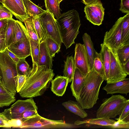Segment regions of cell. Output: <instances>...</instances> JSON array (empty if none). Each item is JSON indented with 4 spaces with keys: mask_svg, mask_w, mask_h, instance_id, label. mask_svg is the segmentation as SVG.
Listing matches in <instances>:
<instances>
[{
    "mask_svg": "<svg viewBox=\"0 0 129 129\" xmlns=\"http://www.w3.org/2000/svg\"><path fill=\"white\" fill-rule=\"evenodd\" d=\"M1 77L0 76V83H1Z\"/></svg>",
    "mask_w": 129,
    "mask_h": 129,
    "instance_id": "obj_55",
    "label": "cell"
},
{
    "mask_svg": "<svg viewBox=\"0 0 129 129\" xmlns=\"http://www.w3.org/2000/svg\"><path fill=\"white\" fill-rule=\"evenodd\" d=\"M14 1L22 10L24 12L27 13L24 5L23 0H14Z\"/></svg>",
    "mask_w": 129,
    "mask_h": 129,
    "instance_id": "obj_48",
    "label": "cell"
},
{
    "mask_svg": "<svg viewBox=\"0 0 129 129\" xmlns=\"http://www.w3.org/2000/svg\"><path fill=\"white\" fill-rule=\"evenodd\" d=\"M51 89L56 95L62 96L64 93L69 83L68 78L63 76L57 75L51 82Z\"/></svg>",
    "mask_w": 129,
    "mask_h": 129,
    "instance_id": "obj_15",
    "label": "cell"
},
{
    "mask_svg": "<svg viewBox=\"0 0 129 129\" xmlns=\"http://www.w3.org/2000/svg\"><path fill=\"white\" fill-rule=\"evenodd\" d=\"M7 8L2 4H0V13L6 9Z\"/></svg>",
    "mask_w": 129,
    "mask_h": 129,
    "instance_id": "obj_51",
    "label": "cell"
},
{
    "mask_svg": "<svg viewBox=\"0 0 129 129\" xmlns=\"http://www.w3.org/2000/svg\"><path fill=\"white\" fill-rule=\"evenodd\" d=\"M13 14L7 9L2 11L0 13V19H10L12 18Z\"/></svg>",
    "mask_w": 129,
    "mask_h": 129,
    "instance_id": "obj_44",
    "label": "cell"
},
{
    "mask_svg": "<svg viewBox=\"0 0 129 129\" xmlns=\"http://www.w3.org/2000/svg\"><path fill=\"white\" fill-rule=\"evenodd\" d=\"M127 44H129V14L124 16L121 31V46Z\"/></svg>",
    "mask_w": 129,
    "mask_h": 129,
    "instance_id": "obj_29",
    "label": "cell"
},
{
    "mask_svg": "<svg viewBox=\"0 0 129 129\" xmlns=\"http://www.w3.org/2000/svg\"><path fill=\"white\" fill-rule=\"evenodd\" d=\"M6 29V27L0 30V52L4 51L6 48L5 38Z\"/></svg>",
    "mask_w": 129,
    "mask_h": 129,
    "instance_id": "obj_42",
    "label": "cell"
},
{
    "mask_svg": "<svg viewBox=\"0 0 129 129\" xmlns=\"http://www.w3.org/2000/svg\"><path fill=\"white\" fill-rule=\"evenodd\" d=\"M93 68L87 74L77 101L84 109L92 108L99 99L100 88L104 81Z\"/></svg>",
    "mask_w": 129,
    "mask_h": 129,
    "instance_id": "obj_2",
    "label": "cell"
},
{
    "mask_svg": "<svg viewBox=\"0 0 129 129\" xmlns=\"http://www.w3.org/2000/svg\"><path fill=\"white\" fill-rule=\"evenodd\" d=\"M0 118L4 119L6 120H8L5 117L0 113Z\"/></svg>",
    "mask_w": 129,
    "mask_h": 129,
    "instance_id": "obj_52",
    "label": "cell"
},
{
    "mask_svg": "<svg viewBox=\"0 0 129 129\" xmlns=\"http://www.w3.org/2000/svg\"><path fill=\"white\" fill-rule=\"evenodd\" d=\"M56 19L62 43L67 49L75 43V40L79 33L81 23L79 13L75 10H70L61 14Z\"/></svg>",
    "mask_w": 129,
    "mask_h": 129,
    "instance_id": "obj_3",
    "label": "cell"
},
{
    "mask_svg": "<svg viewBox=\"0 0 129 129\" xmlns=\"http://www.w3.org/2000/svg\"><path fill=\"white\" fill-rule=\"evenodd\" d=\"M74 59L75 67L77 68L82 74L86 75L91 69L83 44L79 43L76 44Z\"/></svg>",
    "mask_w": 129,
    "mask_h": 129,
    "instance_id": "obj_11",
    "label": "cell"
},
{
    "mask_svg": "<svg viewBox=\"0 0 129 129\" xmlns=\"http://www.w3.org/2000/svg\"><path fill=\"white\" fill-rule=\"evenodd\" d=\"M124 16L119 18L112 28L105 35L103 43L109 49L117 53L121 46V31Z\"/></svg>",
    "mask_w": 129,
    "mask_h": 129,
    "instance_id": "obj_8",
    "label": "cell"
},
{
    "mask_svg": "<svg viewBox=\"0 0 129 129\" xmlns=\"http://www.w3.org/2000/svg\"><path fill=\"white\" fill-rule=\"evenodd\" d=\"M18 75H26L27 77L30 74L32 69L25 60V58L20 59L16 63Z\"/></svg>",
    "mask_w": 129,
    "mask_h": 129,
    "instance_id": "obj_34",
    "label": "cell"
},
{
    "mask_svg": "<svg viewBox=\"0 0 129 129\" xmlns=\"http://www.w3.org/2000/svg\"><path fill=\"white\" fill-rule=\"evenodd\" d=\"M37 111L34 110H26L21 114L18 119L23 120L35 116L38 114Z\"/></svg>",
    "mask_w": 129,
    "mask_h": 129,
    "instance_id": "obj_41",
    "label": "cell"
},
{
    "mask_svg": "<svg viewBox=\"0 0 129 129\" xmlns=\"http://www.w3.org/2000/svg\"><path fill=\"white\" fill-rule=\"evenodd\" d=\"M86 6L96 14L102 21H103L105 9L100 1L98 0L91 4Z\"/></svg>",
    "mask_w": 129,
    "mask_h": 129,
    "instance_id": "obj_37",
    "label": "cell"
},
{
    "mask_svg": "<svg viewBox=\"0 0 129 129\" xmlns=\"http://www.w3.org/2000/svg\"><path fill=\"white\" fill-rule=\"evenodd\" d=\"M26 28L21 22L15 20V34L11 44L19 40L28 37Z\"/></svg>",
    "mask_w": 129,
    "mask_h": 129,
    "instance_id": "obj_23",
    "label": "cell"
},
{
    "mask_svg": "<svg viewBox=\"0 0 129 129\" xmlns=\"http://www.w3.org/2000/svg\"><path fill=\"white\" fill-rule=\"evenodd\" d=\"M28 110L38 111V107L33 98L18 100L10 108L5 109L0 113L7 120H10L18 119L21 114Z\"/></svg>",
    "mask_w": 129,
    "mask_h": 129,
    "instance_id": "obj_7",
    "label": "cell"
},
{
    "mask_svg": "<svg viewBox=\"0 0 129 129\" xmlns=\"http://www.w3.org/2000/svg\"><path fill=\"white\" fill-rule=\"evenodd\" d=\"M43 40L45 41L52 57H54L56 53L60 51V46L47 34Z\"/></svg>",
    "mask_w": 129,
    "mask_h": 129,
    "instance_id": "obj_31",
    "label": "cell"
},
{
    "mask_svg": "<svg viewBox=\"0 0 129 129\" xmlns=\"http://www.w3.org/2000/svg\"><path fill=\"white\" fill-rule=\"evenodd\" d=\"M86 75L83 74L77 68L75 67L70 88L72 95L77 101Z\"/></svg>",
    "mask_w": 129,
    "mask_h": 129,
    "instance_id": "obj_14",
    "label": "cell"
},
{
    "mask_svg": "<svg viewBox=\"0 0 129 129\" xmlns=\"http://www.w3.org/2000/svg\"><path fill=\"white\" fill-rule=\"evenodd\" d=\"M102 77L104 80L106 81L104 64L101 54L100 52L95 53L92 68Z\"/></svg>",
    "mask_w": 129,
    "mask_h": 129,
    "instance_id": "obj_28",
    "label": "cell"
},
{
    "mask_svg": "<svg viewBox=\"0 0 129 129\" xmlns=\"http://www.w3.org/2000/svg\"><path fill=\"white\" fill-rule=\"evenodd\" d=\"M39 17L45 29L46 34L61 46L62 41L56 19L48 10Z\"/></svg>",
    "mask_w": 129,
    "mask_h": 129,
    "instance_id": "obj_9",
    "label": "cell"
},
{
    "mask_svg": "<svg viewBox=\"0 0 129 129\" xmlns=\"http://www.w3.org/2000/svg\"><path fill=\"white\" fill-rule=\"evenodd\" d=\"M103 88L107 94H113L116 93L125 94L129 92V79L125 78L121 80L107 83Z\"/></svg>",
    "mask_w": 129,
    "mask_h": 129,
    "instance_id": "obj_13",
    "label": "cell"
},
{
    "mask_svg": "<svg viewBox=\"0 0 129 129\" xmlns=\"http://www.w3.org/2000/svg\"><path fill=\"white\" fill-rule=\"evenodd\" d=\"M30 49V55L33 62L32 69L36 68L38 66L39 53V43L36 42L29 36Z\"/></svg>",
    "mask_w": 129,
    "mask_h": 129,
    "instance_id": "obj_27",
    "label": "cell"
},
{
    "mask_svg": "<svg viewBox=\"0 0 129 129\" xmlns=\"http://www.w3.org/2000/svg\"><path fill=\"white\" fill-rule=\"evenodd\" d=\"M24 22L29 37L35 41L40 43L32 18L29 16L25 20Z\"/></svg>",
    "mask_w": 129,
    "mask_h": 129,
    "instance_id": "obj_33",
    "label": "cell"
},
{
    "mask_svg": "<svg viewBox=\"0 0 129 129\" xmlns=\"http://www.w3.org/2000/svg\"><path fill=\"white\" fill-rule=\"evenodd\" d=\"M128 102V99L120 95L105 99L97 110L96 118H115L121 113Z\"/></svg>",
    "mask_w": 129,
    "mask_h": 129,
    "instance_id": "obj_5",
    "label": "cell"
},
{
    "mask_svg": "<svg viewBox=\"0 0 129 129\" xmlns=\"http://www.w3.org/2000/svg\"><path fill=\"white\" fill-rule=\"evenodd\" d=\"M116 121L110 118H96L87 119L82 121L77 120L74 122V124L79 125L84 124H88L109 127L113 124Z\"/></svg>",
    "mask_w": 129,
    "mask_h": 129,
    "instance_id": "obj_21",
    "label": "cell"
},
{
    "mask_svg": "<svg viewBox=\"0 0 129 129\" xmlns=\"http://www.w3.org/2000/svg\"><path fill=\"white\" fill-rule=\"evenodd\" d=\"M0 76L2 85L15 95L17 92L16 82L18 76L16 63L5 50L0 52Z\"/></svg>",
    "mask_w": 129,
    "mask_h": 129,
    "instance_id": "obj_4",
    "label": "cell"
},
{
    "mask_svg": "<svg viewBox=\"0 0 129 129\" xmlns=\"http://www.w3.org/2000/svg\"><path fill=\"white\" fill-rule=\"evenodd\" d=\"M4 0H0V2L3 4L4 3Z\"/></svg>",
    "mask_w": 129,
    "mask_h": 129,
    "instance_id": "obj_53",
    "label": "cell"
},
{
    "mask_svg": "<svg viewBox=\"0 0 129 129\" xmlns=\"http://www.w3.org/2000/svg\"><path fill=\"white\" fill-rule=\"evenodd\" d=\"M7 48L19 59L25 58L30 55V46L28 37L12 44Z\"/></svg>",
    "mask_w": 129,
    "mask_h": 129,
    "instance_id": "obj_12",
    "label": "cell"
},
{
    "mask_svg": "<svg viewBox=\"0 0 129 129\" xmlns=\"http://www.w3.org/2000/svg\"><path fill=\"white\" fill-rule=\"evenodd\" d=\"M109 50L110 62L107 82H113L123 80L126 78L127 75L125 72L122 64L118 58L117 53Z\"/></svg>",
    "mask_w": 129,
    "mask_h": 129,
    "instance_id": "obj_10",
    "label": "cell"
},
{
    "mask_svg": "<svg viewBox=\"0 0 129 129\" xmlns=\"http://www.w3.org/2000/svg\"><path fill=\"white\" fill-rule=\"evenodd\" d=\"M52 57L51 56L45 41L39 43V53L38 66H44L46 68L52 69Z\"/></svg>",
    "mask_w": 129,
    "mask_h": 129,
    "instance_id": "obj_16",
    "label": "cell"
},
{
    "mask_svg": "<svg viewBox=\"0 0 129 129\" xmlns=\"http://www.w3.org/2000/svg\"><path fill=\"white\" fill-rule=\"evenodd\" d=\"M9 56L16 63L18 62L20 59L18 58L14 54L9 50L7 48L5 50Z\"/></svg>",
    "mask_w": 129,
    "mask_h": 129,
    "instance_id": "obj_45",
    "label": "cell"
},
{
    "mask_svg": "<svg viewBox=\"0 0 129 129\" xmlns=\"http://www.w3.org/2000/svg\"><path fill=\"white\" fill-rule=\"evenodd\" d=\"M99 0H82V2L86 5H88L95 2Z\"/></svg>",
    "mask_w": 129,
    "mask_h": 129,
    "instance_id": "obj_50",
    "label": "cell"
},
{
    "mask_svg": "<svg viewBox=\"0 0 129 129\" xmlns=\"http://www.w3.org/2000/svg\"><path fill=\"white\" fill-rule=\"evenodd\" d=\"M54 75L53 70L44 66L32 69L19 94L22 98H29L42 95L49 87Z\"/></svg>",
    "mask_w": 129,
    "mask_h": 129,
    "instance_id": "obj_1",
    "label": "cell"
},
{
    "mask_svg": "<svg viewBox=\"0 0 129 129\" xmlns=\"http://www.w3.org/2000/svg\"><path fill=\"white\" fill-rule=\"evenodd\" d=\"M34 25L40 42L43 40L46 32L39 17H32Z\"/></svg>",
    "mask_w": 129,
    "mask_h": 129,
    "instance_id": "obj_32",
    "label": "cell"
},
{
    "mask_svg": "<svg viewBox=\"0 0 129 129\" xmlns=\"http://www.w3.org/2000/svg\"><path fill=\"white\" fill-rule=\"evenodd\" d=\"M26 12L31 17H39L46 11L33 3L30 0H23Z\"/></svg>",
    "mask_w": 129,
    "mask_h": 129,
    "instance_id": "obj_22",
    "label": "cell"
},
{
    "mask_svg": "<svg viewBox=\"0 0 129 129\" xmlns=\"http://www.w3.org/2000/svg\"><path fill=\"white\" fill-rule=\"evenodd\" d=\"M63 0H57L59 4H60V3Z\"/></svg>",
    "mask_w": 129,
    "mask_h": 129,
    "instance_id": "obj_54",
    "label": "cell"
},
{
    "mask_svg": "<svg viewBox=\"0 0 129 129\" xmlns=\"http://www.w3.org/2000/svg\"><path fill=\"white\" fill-rule=\"evenodd\" d=\"M8 19H0V30L4 29L6 26Z\"/></svg>",
    "mask_w": 129,
    "mask_h": 129,
    "instance_id": "obj_47",
    "label": "cell"
},
{
    "mask_svg": "<svg viewBox=\"0 0 129 129\" xmlns=\"http://www.w3.org/2000/svg\"><path fill=\"white\" fill-rule=\"evenodd\" d=\"M46 10H48L57 19L61 13L59 4L57 0H44Z\"/></svg>",
    "mask_w": 129,
    "mask_h": 129,
    "instance_id": "obj_30",
    "label": "cell"
},
{
    "mask_svg": "<svg viewBox=\"0 0 129 129\" xmlns=\"http://www.w3.org/2000/svg\"><path fill=\"white\" fill-rule=\"evenodd\" d=\"M4 6L10 11L19 21L24 22L29 16L24 12L14 0H4Z\"/></svg>",
    "mask_w": 129,
    "mask_h": 129,
    "instance_id": "obj_17",
    "label": "cell"
},
{
    "mask_svg": "<svg viewBox=\"0 0 129 129\" xmlns=\"http://www.w3.org/2000/svg\"><path fill=\"white\" fill-rule=\"evenodd\" d=\"M124 70L127 75L129 74V60L122 64Z\"/></svg>",
    "mask_w": 129,
    "mask_h": 129,
    "instance_id": "obj_49",
    "label": "cell"
},
{
    "mask_svg": "<svg viewBox=\"0 0 129 129\" xmlns=\"http://www.w3.org/2000/svg\"><path fill=\"white\" fill-rule=\"evenodd\" d=\"M20 128H23L70 129L79 127V125L66 123L63 120H53L37 115L23 120Z\"/></svg>",
    "mask_w": 129,
    "mask_h": 129,
    "instance_id": "obj_6",
    "label": "cell"
},
{
    "mask_svg": "<svg viewBox=\"0 0 129 129\" xmlns=\"http://www.w3.org/2000/svg\"><path fill=\"white\" fill-rule=\"evenodd\" d=\"M15 20L13 18L8 19L6 27L5 33V42L6 48L12 43L15 34Z\"/></svg>",
    "mask_w": 129,
    "mask_h": 129,
    "instance_id": "obj_25",
    "label": "cell"
},
{
    "mask_svg": "<svg viewBox=\"0 0 129 129\" xmlns=\"http://www.w3.org/2000/svg\"><path fill=\"white\" fill-rule=\"evenodd\" d=\"M112 128L129 129V122L123 120H118L116 121L111 126H109Z\"/></svg>",
    "mask_w": 129,
    "mask_h": 129,
    "instance_id": "obj_38",
    "label": "cell"
},
{
    "mask_svg": "<svg viewBox=\"0 0 129 129\" xmlns=\"http://www.w3.org/2000/svg\"><path fill=\"white\" fill-rule=\"evenodd\" d=\"M119 10L124 13L129 14V0H121Z\"/></svg>",
    "mask_w": 129,
    "mask_h": 129,
    "instance_id": "obj_43",
    "label": "cell"
},
{
    "mask_svg": "<svg viewBox=\"0 0 129 129\" xmlns=\"http://www.w3.org/2000/svg\"><path fill=\"white\" fill-rule=\"evenodd\" d=\"M27 77L26 75H18L16 82L17 92L18 93L24 86Z\"/></svg>",
    "mask_w": 129,
    "mask_h": 129,
    "instance_id": "obj_40",
    "label": "cell"
},
{
    "mask_svg": "<svg viewBox=\"0 0 129 129\" xmlns=\"http://www.w3.org/2000/svg\"><path fill=\"white\" fill-rule=\"evenodd\" d=\"M118 58L122 64L129 60V44L121 46L117 51Z\"/></svg>",
    "mask_w": 129,
    "mask_h": 129,
    "instance_id": "obj_35",
    "label": "cell"
},
{
    "mask_svg": "<svg viewBox=\"0 0 129 129\" xmlns=\"http://www.w3.org/2000/svg\"><path fill=\"white\" fill-rule=\"evenodd\" d=\"M16 101L15 95L0 83V108L9 106Z\"/></svg>",
    "mask_w": 129,
    "mask_h": 129,
    "instance_id": "obj_20",
    "label": "cell"
},
{
    "mask_svg": "<svg viewBox=\"0 0 129 129\" xmlns=\"http://www.w3.org/2000/svg\"><path fill=\"white\" fill-rule=\"evenodd\" d=\"M101 50L100 52L102 55L105 75L107 80L108 77L110 62L109 50L108 47L103 43L101 44Z\"/></svg>",
    "mask_w": 129,
    "mask_h": 129,
    "instance_id": "obj_26",
    "label": "cell"
},
{
    "mask_svg": "<svg viewBox=\"0 0 129 129\" xmlns=\"http://www.w3.org/2000/svg\"><path fill=\"white\" fill-rule=\"evenodd\" d=\"M9 121L0 118V127H10Z\"/></svg>",
    "mask_w": 129,
    "mask_h": 129,
    "instance_id": "obj_46",
    "label": "cell"
},
{
    "mask_svg": "<svg viewBox=\"0 0 129 129\" xmlns=\"http://www.w3.org/2000/svg\"><path fill=\"white\" fill-rule=\"evenodd\" d=\"M84 11L87 19L92 24L98 26H99L102 24L103 21L96 14L86 5L84 7Z\"/></svg>",
    "mask_w": 129,
    "mask_h": 129,
    "instance_id": "obj_36",
    "label": "cell"
},
{
    "mask_svg": "<svg viewBox=\"0 0 129 129\" xmlns=\"http://www.w3.org/2000/svg\"><path fill=\"white\" fill-rule=\"evenodd\" d=\"M82 39L87 54L90 69L93 68L96 51L94 48L93 43L90 36L87 33L83 35Z\"/></svg>",
    "mask_w": 129,
    "mask_h": 129,
    "instance_id": "obj_18",
    "label": "cell"
},
{
    "mask_svg": "<svg viewBox=\"0 0 129 129\" xmlns=\"http://www.w3.org/2000/svg\"><path fill=\"white\" fill-rule=\"evenodd\" d=\"M115 119L117 120H123L129 122V102L127 103L121 113L119 115V118Z\"/></svg>",
    "mask_w": 129,
    "mask_h": 129,
    "instance_id": "obj_39",
    "label": "cell"
},
{
    "mask_svg": "<svg viewBox=\"0 0 129 129\" xmlns=\"http://www.w3.org/2000/svg\"><path fill=\"white\" fill-rule=\"evenodd\" d=\"M62 104L67 110L82 118L88 116L87 113L77 101L70 100L63 102Z\"/></svg>",
    "mask_w": 129,
    "mask_h": 129,
    "instance_id": "obj_19",
    "label": "cell"
},
{
    "mask_svg": "<svg viewBox=\"0 0 129 129\" xmlns=\"http://www.w3.org/2000/svg\"><path fill=\"white\" fill-rule=\"evenodd\" d=\"M63 76L68 78L69 83L72 81L75 68L74 57L72 56L67 57L64 61Z\"/></svg>",
    "mask_w": 129,
    "mask_h": 129,
    "instance_id": "obj_24",
    "label": "cell"
}]
</instances>
